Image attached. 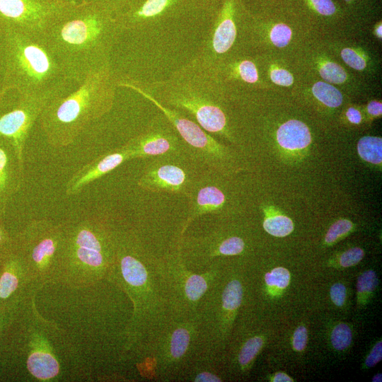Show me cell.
<instances>
[{
  "mask_svg": "<svg viewBox=\"0 0 382 382\" xmlns=\"http://www.w3.org/2000/svg\"><path fill=\"white\" fill-rule=\"evenodd\" d=\"M156 255L132 228H122L115 262L108 281L118 286L132 304L125 352L134 351L171 315Z\"/></svg>",
  "mask_w": 382,
  "mask_h": 382,
  "instance_id": "1",
  "label": "cell"
},
{
  "mask_svg": "<svg viewBox=\"0 0 382 382\" xmlns=\"http://www.w3.org/2000/svg\"><path fill=\"white\" fill-rule=\"evenodd\" d=\"M122 33L114 14L99 0H83L44 36L69 80L78 86L110 64L112 50Z\"/></svg>",
  "mask_w": 382,
  "mask_h": 382,
  "instance_id": "2",
  "label": "cell"
},
{
  "mask_svg": "<svg viewBox=\"0 0 382 382\" xmlns=\"http://www.w3.org/2000/svg\"><path fill=\"white\" fill-rule=\"evenodd\" d=\"M149 94L161 105L185 112L205 131L227 136V120L221 107L224 83L215 66L196 56L168 78L143 84L118 79Z\"/></svg>",
  "mask_w": 382,
  "mask_h": 382,
  "instance_id": "3",
  "label": "cell"
},
{
  "mask_svg": "<svg viewBox=\"0 0 382 382\" xmlns=\"http://www.w3.org/2000/svg\"><path fill=\"white\" fill-rule=\"evenodd\" d=\"M117 79L109 64L88 75L74 91L52 98L38 120L47 144L57 149L66 148L91 123L108 113Z\"/></svg>",
  "mask_w": 382,
  "mask_h": 382,
  "instance_id": "4",
  "label": "cell"
},
{
  "mask_svg": "<svg viewBox=\"0 0 382 382\" xmlns=\"http://www.w3.org/2000/svg\"><path fill=\"white\" fill-rule=\"evenodd\" d=\"M120 230L99 218L65 224L57 283L81 288L106 281L115 262Z\"/></svg>",
  "mask_w": 382,
  "mask_h": 382,
  "instance_id": "5",
  "label": "cell"
},
{
  "mask_svg": "<svg viewBox=\"0 0 382 382\" xmlns=\"http://www.w3.org/2000/svg\"><path fill=\"white\" fill-rule=\"evenodd\" d=\"M5 71L2 88L18 96L67 94L69 80L44 35L3 30Z\"/></svg>",
  "mask_w": 382,
  "mask_h": 382,
  "instance_id": "6",
  "label": "cell"
},
{
  "mask_svg": "<svg viewBox=\"0 0 382 382\" xmlns=\"http://www.w3.org/2000/svg\"><path fill=\"white\" fill-rule=\"evenodd\" d=\"M202 350L198 313L171 315L134 351L144 375L156 381H176Z\"/></svg>",
  "mask_w": 382,
  "mask_h": 382,
  "instance_id": "7",
  "label": "cell"
},
{
  "mask_svg": "<svg viewBox=\"0 0 382 382\" xmlns=\"http://www.w3.org/2000/svg\"><path fill=\"white\" fill-rule=\"evenodd\" d=\"M33 299L20 310L4 364L7 369L20 368L32 379L52 381L61 374L59 351L52 340L51 327L37 316Z\"/></svg>",
  "mask_w": 382,
  "mask_h": 382,
  "instance_id": "8",
  "label": "cell"
},
{
  "mask_svg": "<svg viewBox=\"0 0 382 382\" xmlns=\"http://www.w3.org/2000/svg\"><path fill=\"white\" fill-rule=\"evenodd\" d=\"M64 232V223L47 218L33 219L16 232L15 249L37 291L57 283Z\"/></svg>",
  "mask_w": 382,
  "mask_h": 382,
  "instance_id": "9",
  "label": "cell"
},
{
  "mask_svg": "<svg viewBox=\"0 0 382 382\" xmlns=\"http://www.w3.org/2000/svg\"><path fill=\"white\" fill-rule=\"evenodd\" d=\"M155 263L173 315L197 313L204 296L224 272L221 267L193 272L185 264L178 245L156 257Z\"/></svg>",
  "mask_w": 382,
  "mask_h": 382,
  "instance_id": "10",
  "label": "cell"
},
{
  "mask_svg": "<svg viewBox=\"0 0 382 382\" xmlns=\"http://www.w3.org/2000/svg\"><path fill=\"white\" fill-rule=\"evenodd\" d=\"M222 274L204 296L197 312L202 350L215 354L221 350L227 337L229 327L243 303L244 296L240 279L231 277L224 281Z\"/></svg>",
  "mask_w": 382,
  "mask_h": 382,
  "instance_id": "11",
  "label": "cell"
},
{
  "mask_svg": "<svg viewBox=\"0 0 382 382\" xmlns=\"http://www.w3.org/2000/svg\"><path fill=\"white\" fill-rule=\"evenodd\" d=\"M76 3L74 0H0V28L45 35Z\"/></svg>",
  "mask_w": 382,
  "mask_h": 382,
  "instance_id": "12",
  "label": "cell"
},
{
  "mask_svg": "<svg viewBox=\"0 0 382 382\" xmlns=\"http://www.w3.org/2000/svg\"><path fill=\"white\" fill-rule=\"evenodd\" d=\"M117 86L134 91L158 108L180 137L192 161L201 163L209 170L210 168H218L221 161L227 156L226 148L195 121L186 117L180 112L161 105L137 87L120 80Z\"/></svg>",
  "mask_w": 382,
  "mask_h": 382,
  "instance_id": "13",
  "label": "cell"
},
{
  "mask_svg": "<svg viewBox=\"0 0 382 382\" xmlns=\"http://www.w3.org/2000/svg\"><path fill=\"white\" fill-rule=\"evenodd\" d=\"M200 11L212 14L204 0H135L114 16L124 33L151 28Z\"/></svg>",
  "mask_w": 382,
  "mask_h": 382,
  "instance_id": "14",
  "label": "cell"
},
{
  "mask_svg": "<svg viewBox=\"0 0 382 382\" xmlns=\"http://www.w3.org/2000/svg\"><path fill=\"white\" fill-rule=\"evenodd\" d=\"M53 95L18 96L6 111L0 110V137L8 141L24 170V150L30 132Z\"/></svg>",
  "mask_w": 382,
  "mask_h": 382,
  "instance_id": "15",
  "label": "cell"
},
{
  "mask_svg": "<svg viewBox=\"0 0 382 382\" xmlns=\"http://www.w3.org/2000/svg\"><path fill=\"white\" fill-rule=\"evenodd\" d=\"M25 264L16 249L3 257L0 269V311H14L34 298Z\"/></svg>",
  "mask_w": 382,
  "mask_h": 382,
  "instance_id": "16",
  "label": "cell"
},
{
  "mask_svg": "<svg viewBox=\"0 0 382 382\" xmlns=\"http://www.w3.org/2000/svg\"><path fill=\"white\" fill-rule=\"evenodd\" d=\"M212 13L213 23L210 33L197 55L215 66L233 46L237 35L235 22V0H222Z\"/></svg>",
  "mask_w": 382,
  "mask_h": 382,
  "instance_id": "17",
  "label": "cell"
},
{
  "mask_svg": "<svg viewBox=\"0 0 382 382\" xmlns=\"http://www.w3.org/2000/svg\"><path fill=\"white\" fill-rule=\"evenodd\" d=\"M197 179L181 163L156 160L149 163L138 180L143 190L181 194L188 197Z\"/></svg>",
  "mask_w": 382,
  "mask_h": 382,
  "instance_id": "18",
  "label": "cell"
},
{
  "mask_svg": "<svg viewBox=\"0 0 382 382\" xmlns=\"http://www.w3.org/2000/svg\"><path fill=\"white\" fill-rule=\"evenodd\" d=\"M177 134L165 117L163 122L152 123L146 130L130 139L123 146L129 152L130 159L166 156L178 150L180 141Z\"/></svg>",
  "mask_w": 382,
  "mask_h": 382,
  "instance_id": "19",
  "label": "cell"
},
{
  "mask_svg": "<svg viewBox=\"0 0 382 382\" xmlns=\"http://www.w3.org/2000/svg\"><path fill=\"white\" fill-rule=\"evenodd\" d=\"M129 159V152L123 146L98 156L79 168L68 179L64 188L66 195H79L91 183Z\"/></svg>",
  "mask_w": 382,
  "mask_h": 382,
  "instance_id": "20",
  "label": "cell"
},
{
  "mask_svg": "<svg viewBox=\"0 0 382 382\" xmlns=\"http://www.w3.org/2000/svg\"><path fill=\"white\" fill-rule=\"evenodd\" d=\"M24 170L11 144L0 137V215L5 217L12 197L21 190Z\"/></svg>",
  "mask_w": 382,
  "mask_h": 382,
  "instance_id": "21",
  "label": "cell"
},
{
  "mask_svg": "<svg viewBox=\"0 0 382 382\" xmlns=\"http://www.w3.org/2000/svg\"><path fill=\"white\" fill-rule=\"evenodd\" d=\"M217 354L202 350L191 361L178 381L192 382H221L215 366Z\"/></svg>",
  "mask_w": 382,
  "mask_h": 382,
  "instance_id": "22",
  "label": "cell"
},
{
  "mask_svg": "<svg viewBox=\"0 0 382 382\" xmlns=\"http://www.w3.org/2000/svg\"><path fill=\"white\" fill-rule=\"evenodd\" d=\"M277 139L282 148L294 151L307 147L311 141V136L303 122L291 120L279 127L277 132Z\"/></svg>",
  "mask_w": 382,
  "mask_h": 382,
  "instance_id": "23",
  "label": "cell"
},
{
  "mask_svg": "<svg viewBox=\"0 0 382 382\" xmlns=\"http://www.w3.org/2000/svg\"><path fill=\"white\" fill-rule=\"evenodd\" d=\"M20 309L21 308L14 311H0V366L3 368Z\"/></svg>",
  "mask_w": 382,
  "mask_h": 382,
  "instance_id": "24",
  "label": "cell"
},
{
  "mask_svg": "<svg viewBox=\"0 0 382 382\" xmlns=\"http://www.w3.org/2000/svg\"><path fill=\"white\" fill-rule=\"evenodd\" d=\"M262 345L263 340L258 335L248 337L242 342L236 356V363L241 371L248 369Z\"/></svg>",
  "mask_w": 382,
  "mask_h": 382,
  "instance_id": "25",
  "label": "cell"
},
{
  "mask_svg": "<svg viewBox=\"0 0 382 382\" xmlns=\"http://www.w3.org/2000/svg\"><path fill=\"white\" fill-rule=\"evenodd\" d=\"M357 151L365 161L379 164L382 161V140L381 137L366 136L357 144Z\"/></svg>",
  "mask_w": 382,
  "mask_h": 382,
  "instance_id": "26",
  "label": "cell"
},
{
  "mask_svg": "<svg viewBox=\"0 0 382 382\" xmlns=\"http://www.w3.org/2000/svg\"><path fill=\"white\" fill-rule=\"evenodd\" d=\"M315 97L327 106L336 108L342 102V96L333 86L325 82L316 83L312 88Z\"/></svg>",
  "mask_w": 382,
  "mask_h": 382,
  "instance_id": "27",
  "label": "cell"
},
{
  "mask_svg": "<svg viewBox=\"0 0 382 382\" xmlns=\"http://www.w3.org/2000/svg\"><path fill=\"white\" fill-rule=\"evenodd\" d=\"M263 228L270 235L284 237L292 232L294 224L290 218L277 215L267 217L263 222Z\"/></svg>",
  "mask_w": 382,
  "mask_h": 382,
  "instance_id": "28",
  "label": "cell"
},
{
  "mask_svg": "<svg viewBox=\"0 0 382 382\" xmlns=\"http://www.w3.org/2000/svg\"><path fill=\"white\" fill-rule=\"evenodd\" d=\"M352 338V331L349 327L345 323L337 325L332 331L331 342L334 348L337 350H343L349 347Z\"/></svg>",
  "mask_w": 382,
  "mask_h": 382,
  "instance_id": "29",
  "label": "cell"
},
{
  "mask_svg": "<svg viewBox=\"0 0 382 382\" xmlns=\"http://www.w3.org/2000/svg\"><path fill=\"white\" fill-rule=\"evenodd\" d=\"M237 78L248 83H255L258 80L255 64L250 60L243 59L236 64L234 69Z\"/></svg>",
  "mask_w": 382,
  "mask_h": 382,
  "instance_id": "30",
  "label": "cell"
},
{
  "mask_svg": "<svg viewBox=\"0 0 382 382\" xmlns=\"http://www.w3.org/2000/svg\"><path fill=\"white\" fill-rule=\"evenodd\" d=\"M321 77L325 81L332 83H340L346 79V72L336 63L326 62L320 69Z\"/></svg>",
  "mask_w": 382,
  "mask_h": 382,
  "instance_id": "31",
  "label": "cell"
},
{
  "mask_svg": "<svg viewBox=\"0 0 382 382\" xmlns=\"http://www.w3.org/2000/svg\"><path fill=\"white\" fill-rule=\"evenodd\" d=\"M16 234L6 226L4 216L0 215V257H4L16 248Z\"/></svg>",
  "mask_w": 382,
  "mask_h": 382,
  "instance_id": "32",
  "label": "cell"
},
{
  "mask_svg": "<svg viewBox=\"0 0 382 382\" xmlns=\"http://www.w3.org/2000/svg\"><path fill=\"white\" fill-rule=\"evenodd\" d=\"M265 282L270 286L284 289L289 284L290 273L286 268L278 267L265 274Z\"/></svg>",
  "mask_w": 382,
  "mask_h": 382,
  "instance_id": "33",
  "label": "cell"
},
{
  "mask_svg": "<svg viewBox=\"0 0 382 382\" xmlns=\"http://www.w3.org/2000/svg\"><path fill=\"white\" fill-rule=\"evenodd\" d=\"M291 30L283 23L274 25L271 31L270 37L273 44L278 47H285L290 41Z\"/></svg>",
  "mask_w": 382,
  "mask_h": 382,
  "instance_id": "34",
  "label": "cell"
},
{
  "mask_svg": "<svg viewBox=\"0 0 382 382\" xmlns=\"http://www.w3.org/2000/svg\"><path fill=\"white\" fill-rule=\"evenodd\" d=\"M352 228V223L347 219H340L335 222L328 229L325 236V242L331 243L340 236L347 233Z\"/></svg>",
  "mask_w": 382,
  "mask_h": 382,
  "instance_id": "35",
  "label": "cell"
},
{
  "mask_svg": "<svg viewBox=\"0 0 382 382\" xmlns=\"http://www.w3.org/2000/svg\"><path fill=\"white\" fill-rule=\"evenodd\" d=\"M378 284V277L373 270L363 272L358 278L357 289L359 293L373 291Z\"/></svg>",
  "mask_w": 382,
  "mask_h": 382,
  "instance_id": "36",
  "label": "cell"
},
{
  "mask_svg": "<svg viewBox=\"0 0 382 382\" xmlns=\"http://www.w3.org/2000/svg\"><path fill=\"white\" fill-rule=\"evenodd\" d=\"M341 57L347 64L354 69L362 70L366 66L365 60L352 49H343L341 52Z\"/></svg>",
  "mask_w": 382,
  "mask_h": 382,
  "instance_id": "37",
  "label": "cell"
},
{
  "mask_svg": "<svg viewBox=\"0 0 382 382\" xmlns=\"http://www.w3.org/2000/svg\"><path fill=\"white\" fill-rule=\"evenodd\" d=\"M364 257V250L360 248H353L345 251L340 257V265L344 267L353 266L360 262Z\"/></svg>",
  "mask_w": 382,
  "mask_h": 382,
  "instance_id": "38",
  "label": "cell"
},
{
  "mask_svg": "<svg viewBox=\"0 0 382 382\" xmlns=\"http://www.w3.org/2000/svg\"><path fill=\"white\" fill-rule=\"evenodd\" d=\"M270 77L274 83L284 86H290L294 81L292 75L288 71L282 69H273L270 73Z\"/></svg>",
  "mask_w": 382,
  "mask_h": 382,
  "instance_id": "39",
  "label": "cell"
},
{
  "mask_svg": "<svg viewBox=\"0 0 382 382\" xmlns=\"http://www.w3.org/2000/svg\"><path fill=\"white\" fill-rule=\"evenodd\" d=\"M308 340L307 329L304 326H299L295 330L293 336V347L296 351H302L306 346Z\"/></svg>",
  "mask_w": 382,
  "mask_h": 382,
  "instance_id": "40",
  "label": "cell"
},
{
  "mask_svg": "<svg viewBox=\"0 0 382 382\" xmlns=\"http://www.w3.org/2000/svg\"><path fill=\"white\" fill-rule=\"evenodd\" d=\"M330 297L332 302L337 306H342L346 298V288L340 283L333 284L330 288Z\"/></svg>",
  "mask_w": 382,
  "mask_h": 382,
  "instance_id": "41",
  "label": "cell"
},
{
  "mask_svg": "<svg viewBox=\"0 0 382 382\" xmlns=\"http://www.w3.org/2000/svg\"><path fill=\"white\" fill-rule=\"evenodd\" d=\"M114 15L129 6L135 0H99Z\"/></svg>",
  "mask_w": 382,
  "mask_h": 382,
  "instance_id": "42",
  "label": "cell"
},
{
  "mask_svg": "<svg viewBox=\"0 0 382 382\" xmlns=\"http://www.w3.org/2000/svg\"><path fill=\"white\" fill-rule=\"evenodd\" d=\"M316 10L324 16L332 15L335 11V6L332 0H311Z\"/></svg>",
  "mask_w": 382,
  "mask_h": 382,
  "instance_id": "43",
  "label": "cell"
},
{
  "mask_svg": "<svg viewBox=\"0 0 382 382\" xmlns=\"http://www.w3.org/2000/svg\"><path fill=\"white\" fill-rule=\"evenodd\" d=\"M382 358V342H378L373 347L369 354L367 356L365 364L367 366L371 367L375 366Z\"/></svg>",
  "mask_w": 382,
  "mask_h": 382,
  "instance_id": "44",
  "label": "cell"
},
{
  "mask_svg": "<svg viewBox=\"0 0 382 382\" xmlns=\"http://www.w3.org/2000/svg\"><path fill=\"white\" fill-rule=\"evenodd\" d=\"M368 112L374 116H379L382 112V105L381 102L371 101L367 106Z\"/></svg>",
  "mask_w": 382,
  "mask_h": 382,
  "instance_id": "45",
  "label": "cell"
},
{
  "mask_svg": "<svg viewBox=\"0 0 382 382\" xmlns=\"http://www.w3.org/2000/svg\"><path fill=\"white\" fill-rule=\"evenodd\" d=\"M348 120L354 124H359L361 120V115L359 110L349 108L346 113Z\"/></svg>",
  "mask_w": 382,
  "mask_h": 382,
  "instance_id": "46",
  "label": "cell"
},
{
  "mask_svg": "<svg viewBox=\"0 0 382 382\" xmlns=\"http://www.w3.org/2000/svg\"><path fill=\"white\" fill-rule=\"evenodd\" d=\"M274 382H291L293 380L291 377L286 375L284 373L279 372L277 373L273 378Z\"/></svg>",
  "mask_w": 382,
  "mask_h": 382,
  "instance_id": "47",
  "label": "cell"
},
{
  "mask_svg": "<svg viewBox=\"0 0 382 382\" xmlns=\"http://www.w3.org/2000/svg\"><path fill=\"white\" fill-rule=\"evenodd\" d=\"M219 0H204L207 7L212 12L216 6Z\"/></svg>",
  "mask_w": 382,
  "mask_h": 382,
  "instance_id": "48",
  "label": "cell"
},
{
  "mask_svg": "<svg viewBox=\"0 0 382 382\" xmlns=\"http://www.w3.org/2000/svg\"><path fill=\"white\" fill-rule=\"evenodd\" d=\"M7 91H6L2 87H0V110L4 106V99Z\"/></svg>",
  "mask_w": 382,
  "mask_h": 382,
  "instance_id": "49",
  "label": "cell"
},
{
  "mask_svg": "<svg viewBox=\"0 0 382 382\" xmlns=\"http://www.w3.org/2000/svg\"><path fill=\"white\" fill-rule=\"evenodd\" d=\"M381 374H378L376 376H374L372 378V381H381Z\"/></svg>",
  "mask_w": 382,
  "mask_h": 382,
  "instance_id": "50",
  "label": "cell"
},
{
  "mask_svg": "<svg viewBox=\"0 0 382 382\" xmlns=\"http://www.w3.org/2000/svg\"><path fill=\"white\" fill-rule=\"evenodd\" d=\"M376 33H377V35L378 37H381V25H380L377 29H376Z\"/></svg>",
  "mask_w": 382,
  "mask_h": 382,
  "instance_id": "51",
  "label": "cell"
},
{
  "mask_svg": "<svg viewBox=\"0 0 382 382\" xmlns=\"http://www.w3.org/2000/svg\"><path fill=\"white\" fill-rule=\"evenodd\" d=\"M2 259H3V257H0V269H1V265L2 262Z\"/></svg>",
  "mask_w": 382,
  "mask_h": 382,
  "instance_id": "52",
  "label": "cell"
},
{
  "mask_svg": "<svg viewBox=\"0 0 382 382\" xmlns=\"http://www.w3.org/2000/svg\"><path fill=\"white\" fill-rule=\"evenodd\" d=\"M345 1H351V0H345Z\"/></svg>",
  "mask_w": 382,
  "mask_h": 382,
  "instance_id": "53",
  "label": "cell"
}]
</instances>
